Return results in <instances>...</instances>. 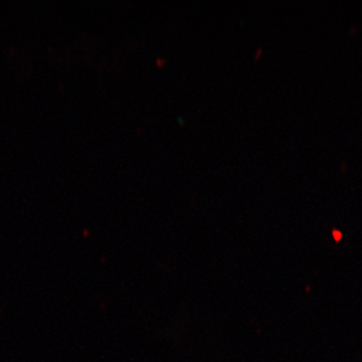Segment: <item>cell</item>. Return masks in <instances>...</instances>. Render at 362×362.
Returning a JSON list of instances; mask_svg holds the SVG:
<instances>
[]
</instances>
